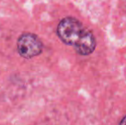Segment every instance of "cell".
<instances>
[{
  "label": "cell",
  "mask_w": 126,
  "mask_h": 125,
  "mask_svg": "<svg viewBox=\"0 0 126 125\" xmlns=\"http://www.w3.org/2000/svg\"><path fill=\"white\" fill-rule=\"evenodd\" d=\"M119 125H126V116L122 119V121L120 122V124Z\"/></svg>",
  "instance_id": "cell-3"
},
{
  "label": "cell",
  "mask_w": 126,
  "mask_h": 125,
  "mask_svg": "<svg viewBox=\"0 0 126 125\" xmlns=\"http://www.w3.org/2000/svg\"><path fill=\"white\" fill-rule=\"evenodd\" d=\"M43 49V45L37 35L27 33L22 34L17 41V50L22 57L32 58L40 55Z\"/></svg>",
  "instance_id": "cell-2"
},
{
  "label": "cell",
  "mask_w": 126,
  "mask_h": 125,
  "mask_svg": "<svg viewBox=\"0 0 126 125\" xmlns=\"http://www.w3.org/2000/svg\"><path fill=\"white\" fill-rule=\"evenodd\" d=\"M57 33L63 43L73 45L80 55H89L96 47V40L92 32L74 17H65L60 21Z\"/></svg>",
  "instance_id": "cell-1"
}]
</instances>
